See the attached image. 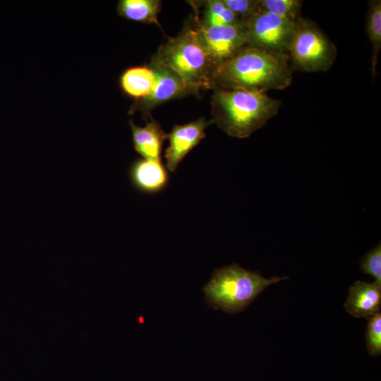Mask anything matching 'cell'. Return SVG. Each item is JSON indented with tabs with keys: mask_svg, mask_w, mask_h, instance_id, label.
Returning <instances> with one entry per match:
<instances>
[{
	"mask_svg": "<svg viewBox=\"0 0 381 381\" xmlns=\"http://www.w3.org/2000/svg\"><path fill=\"white\" fill-rule=\"evenodd\" d=\"M286 279H266L234 263L215 270L202 290L210 307L232 314L244 310L267 286Z\"/></svg>",
	"mask_w": 381,
	"mask_h": 381,
	"instance_id": "obj_4",
	"label": "cell"
},
{
	"mask_svg": "<svg viewBox=\"0 0 381 381\" xmlns=\"http://www.w3.org/2000/svg\"><path fill=\"white\" fill-rule=\"evenodd\" d=\"M222 1L242 23L258 10L259 0H222Z\"/></svg>",
	"mask_w": 381,
	"mask_h": 381,
	"instance_id": "obj_20",
	"label": "cell"
},
{
	"mask_svg": "<svg viewBox=\"0 0 381 381\" xmlns=\"http://www.w3.org/2000/svg\"><path fill=\"white\" fill-rule=\"evenodd\" d=\"M286 54L295 69L323 72L332 66L337 49L315 22L301 17L295 22Z\"/></svg>",
	"mask_w": 381,
	"mask_h": 381,
	"instance_id": "obj_5",
	"label": "cell"
},
{
	"mask_svg": "<svg viewBox=\"0 0 381 381\" xmlns=\"http://www.w3.org/2000/svg\"><path fill=\"white\" fill-rule=\"evenodd\" d=\"M248 46L286 54L295 22L258 10L243 23Z\"/></svg>",
	"mask_w": 381,
	"mask_h": 381,
	"instance_id": "obj_6",
	"label": "cell"
},
{
	"mask_svg": "<svg viewBox=\"0 0 381 381\" xmlns=\"http://www.w3.org/2000/svg\"><path fill=\"white\" fill-rule=\"evenodd\" d=\"M152 60L176 73L194 94L211 89L215 67L199 40L194 20L162 44Z\"/></svg>",
	"mask_w": 381,
	"mask_h": 381,
	"instance_id": "obj_3",
	"label": "cell"
},
{
	"mask_svg": "<svg viewBox=\"0 0 381 381\" xmlns=\"http://www.w3.org/2000/svg\"><path fill=\"white\" fill-rule=\"evenodd\" d=\"M361 270L374 277L375 283L381 286V246L379 243L369 251L361 262Z\"/></svg>",
	"mask_w": 381,
	"mask_h": 381,
	"instance_id": "obj_19",
	"label": "cell"
},
{
	"mask_svg": "<svg viewBox=\"0 0 381 381\" xmlns=\"http://www.w3.org/2000/svg\"><path fill=\"white\" fill-rule=\"evenodd\" d=\"M381 306V286L375 282L356 281L349 289L344 308L356 318H370L379 313Z\"/></svg>",
	"mask_w": 381,
	"mask_h": 381,
	"instance_id": "obj_11",
	"label": "cell"
},
{
	"mask_svg": "<svg viewBox=\"0 0 381 381\" xmlns=\"http://www.w3.org/2000/svg\"><path fill=\"white\" fill-rule=\"evenodd\" d=\"M129 179L133 186L144 194H156L169 183V173L161 162L137 159L130 165Z\"/></svg>",
	"mask_w": 381,
	"mask_h": 381,
	"instance_id": "obj_10",
	"label": "cell"
},
{
	"mask_svg": "<svg viewBox=\"0 0 381 381\" xmlns=\"http://www.w3.org/2000/svg\"><path fill=\"white\" fill-rule=\"evenodd\" d=\"M155 82V73L149 65L127 68L120 75L119 80L122 92L134 101L147 96Z\"/></svg>",
	"mask_w": 381,
	"mask_h": 381,
	"instance_id": "obj_13",
	"label": "cell"
},
{
	"mask_svg": "<svg viewBox=\"0 0 381 381\" xmlns=\"http://www.w3.org/2000/svg\"><path fill=\"white\" fill-rule=\"evenodd\" d=\"M162 2L158 0H120L116 6L118 14L129 20L154 23L160 27L158 15Z\"/></svg>",
	"mask_w": 381,
	"mask_h": 381,
	"instance_id": "obj_14",
	"label": "cell"
},
{
	"mask_svg": "<svg viewBox=\"0 0 381 381\" xmlns=\"http://www.w3.org/2000/svg\"><path fill=\"white\" fill-rule=\"evenodd\" d=\"M129 125L135 151L144 159L161 162L162 149L167 133L159 123L151 120L144 127H140L130 121Z\"/></svg>",
	"mask_w": 381,
	"mask_h": 381,
	"instance_id": "obj_12",
	"label": "cell"
},
{
	"mask_svg": "<svg viewBox=\"0 0 381 381\" xmlns=\"http://www.w3.org/2000/svg\"><path fill=\"white\" fill-rule=\"evenodd\" d=\"M365 30L372 45L371 71L374 78L380 51L381 49V1L371 0L368 3Z\"/></svg>",
	"mask_w": 381,
	"mask_h": 381,
	"instance_id": "obj_15",
	"label": "cell"
},
{
	"mask_svg": "<svg viewBox=\"0 0 381 381\" xmlns=\"http://www.w3.org/2000/svg\"><path fill=\"white\" fill-rule=\"evenodd\" d=\"M149 66L155 73V84L147 96L134 101L129 109V114L140 111L146 116L154 108L162 104L193 93L183 80L171 69L152 59Z\"/></svg>",
	"mask_w": 381,
	"mask_h": 381,
	"instance_id": "obj_8",
	"label": "cell"
},
{
	"mask_svg": "<svg viewBox=\"0 0 381 381\" xmlns=\"http://www.w3.org/2000/svg\"><path fill=\"white\" fill-rule=\"evenodd\" d=\"M366 346L370 355L377 356L381 354V314L380 312L368 318Z\"/></svg>",
	"mask_w": 381,
	"mask_h": 381,
	"instance_id": "obj_18",
	"label": "cell"
},
{
	"mask_svg": "<svg viewBox=\"0 0 381 381\" xmlns=\"http://www.w3.org/2000/svg\"><path fill=\"white\" fill-rule=\"evenodd\" d=\"M302 3L301 0H259L258 10L296 22L301 17Z\"/></svg>",
	"mask_w": 381,
	"mask_h": 381,
	"instance_id": "obj_17",
	"label": "cell"
},
{
	"mask_svg": "<svg viewBox=\"0 0 381 381\" xmlns=\"http://www.w3.org/2000/svg\"><path fill=\"white\" fill-rule=\"evenodd\" d=\"M199 40L215 69L231 59L246 46L243 24L214 26L194 18Z\"/></svg>",
	"mask_w": 381,
	"mask_h": 381,
	"instance_id": "obj_7",
	"label": "cell"
},
{
	"mask_svg": "<svg viewBox=\"0 0 381 381\" xmlns=\"http://www.w3.org/2000/svg\"><path fill=\"white\" fill-rule=\"evenodd\" d=\"M286 54L245 46L214 71L211 89H245L267 92L284 90L292 83Z\"/></svg>",
	"mask_w": 381,
	"mask_h": 381,
	"instance_id": "obj_1",
	"label": "cell"
},
{
	"mask_svg": "<svg viewBox=\"0 0 381 381\" xmlns=\"http://www.w3.org/2000/svg\"><path fill=\"white\" fill-rule=\"evenodd\" d=\"M212 123L205 117L183 125H176L167 134L169 146L165 151L167 168L174 172L186 155L205 137V129Z\"/></svg>",
	"mask_w": 381,
	"mask_h": 381,
	"instance_id": "obj_9",
	"label": "cell"
},
{
	"mask_svg": "<svg viewBox=\"0 0 381 381\" xmlns=\"http://www.w3.org/2000/svg\"><path fill=\"white\" fill-rule=\"evenodd\" d=\"M203 3L205 5L203 17L201 19L198 17L201 23L214 26L243 24L222 0H208Z\"/></svg>",
	"mask_w": 381,
	"mask_h": 381,
	"instance_id": "obj_16",
	"label": "cell"
},
{
	"mask_svg": "<svg viewBox=\"0 0 381 381\" xmlns=\"http://www.w3.org/2000/svg\"><path fill=\"white\" fill-rule=\"evenodd\" d=\"M211 99L212 123L227 135L248 138L275 116L282 101L266 92L245 89L213 90Z\"/></svg>",
	"mask_w": 381,
	"mask_h": 381,
	"instance_id": "obj_2",
	"label": "cell"
}]
</instances>
